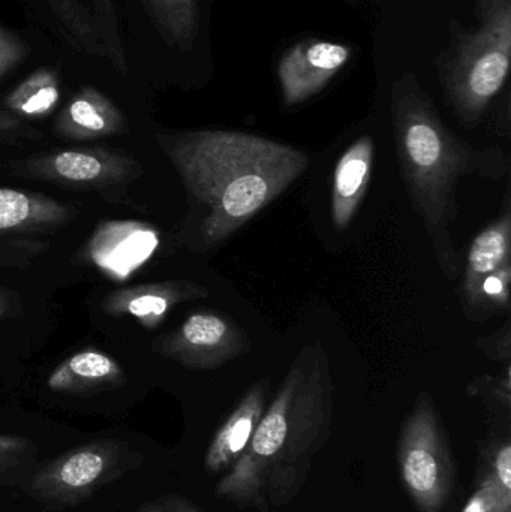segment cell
<instances>
[{"label": "cell", "mask_w": 511, "mask_h": 512, "mask_svg": "<svg viewBox=\"0 0 511 512\" xmlns=\"http://www.w3.org/2000/svg\"><path fill=\"white\" fill-rule=\"evenodd\" d=\"M332 412L329 358L320 343H312L291 364L242 456L216 486V495L263 512L290 504L329 439Z\"/></svg>", "instance_id": "1"}, {"label": "cell", "mask_w": 511, "mask_h": 512, "mask_svg": "<svg viewBox=\"0 0 511 512\" xmlns=\"http://www.w3.org/2000/svg\"><path fill=\"white\" fill-rule=\"evenodd\" d=\"M189 194L207 209L203 236L218 245L266 209L308 168L306 153L245 132L156 135Z\"/></svg>", "instance_id": "2"}, {"label": "cell", "mask_w": 511, "mask_h": 512, "mask_svg": "<svg viewBox=\"0 0 511 512\" xmlns=\"http://www.w3.org/2000/svg\"><path fill=\"white\" fill-rule=\"evenodd\" d=\"M399 167L414 209L425 221L441 270L455 280L459 259L449 225L458 216L459 179L476 170L477 153L446 128L422 90L399 86L393 102Z\"/></svg>", "instance_id": "3"}, {"label": "cell", "mask_w": 511, "mask_h": 512, "mask_svg": "<svg viewBox=\"0 0 511 512\" xmlns=\"http://www.w3.org/2000/svg\"><path fill=\"white\" fill-rule=\"evenodd\" d=\"M482 23L459 45L447 75L453 107L476 122L506 83L511 57V0H480Z\"/></svg>", "instance_id": "4"}, {"label": "cell", "mask_w": 511, "mask_h": 512, "mask_svg": "<svg viewBox=\"0 0 511 512\" xmlns=\"http://www.w3.org/2000/svg\"><path fill=\"white\" fill-rule=\"evenodd\" d=\"M399 465L420 512H441L455 484V463L431 397L423 394L402 429Z\"/></svg>", "instance_id": "5"}, {"label": "cell", "mask_w": 511, "mask_h": 512, "mask_svg": "<svg viewBox=\"0 0 511 512\" xmlns=\"http://www.w3.org/2000/svg\"><path fill=\"white\" fill-rule=\"evenodd\" d=\"M68 204L39 192L0 186V262L38 254L45 239L74 221Z\"/></svg>", "instance_id": "6"}, {"label": "cell", "mask_w": 511, "mask_h": 512, "mask_svg": "<svg viewBox=\"0 0 511 512\" xmlns=\"http://www.w3.org/2000/svg\"><path fill=\"white\" fill-rule=\"evenodd\" d=\"M26 176L75 188L108 189L140 176L135 159L104 147L54 150L21 162Z\"/></svg>", "instance_id": "7"}, {"label": "cell", "mask_w": 511, "mask_h": 512, "mask_svg": "<svg viewBox=\"0 0 511 512\" xmlns=\"http://www.w3.org/2000/svg\"><path fill=\"white\" fill-rule=\"evenodd\" d=\"M249 348L245 333L227 316L195 312L156 343V351L189 369H215Z\"/></svg>", "instance_id": "8"}, {"label": "cell", "mask_w": 511, "mask_h": 512, "mask_svg": "<svg viewBox=\"0 0 511 512\" xmlns=\"http://www.w3.org/2000/svg\"><path fill=\"white\" fill-rule=\"evenodd\" d=\"M159 233L140 221H110L96 228L84 258L114 282H125L158 251Z\"/></svg>", "instance_id": "9"}, {"label": "cell", "mask_w": 511, "mask_h": 512, "mask_svg": "<svg viewBox=\"0 0 511 512\" xmlns=\"http://www.w3.org/2000/svg\"><path fill=\"white\" fill-rule=\"evenodd\" d=\"M351 48L338 42L306 39L282 56L279 83L285 104L297 105L324 89L347 65Z\"/></svg>", "instance_id": "10"}, {"label": "cell", "mask_w": 511, "mask_h": 512, "mask_svg": "<svg viewBox=\"0 0 511 512\" xmlns=\"http://www.w3.org/2000/svg\"><path fill=\"white\" fill-rule=\"evenodd\" d=\"M203 297H207V289L197 283L167 280L110 292L102 300V310L113 318H132L146 330H155L177 304Z\"/></svg>", "instance_id": "11"}, {"label": "cell", "mask_w": 511, "mask_h": 512, "mask_svg": "<svg viewBox=\"0 0 511 512\" xmlns=\"http://www.w3.org/2000/svg\"><path fill=\"white\" fill-rule=\"evenodd\" d=\"M54 129L66 140L93 141L123 134L128 122L125 114L101 90L84 86L60 111Z\"/></svg>", "instance_id": "12"}, {"label": "cell", "mask_w": 511, "mask_h": 512, "mask_svg": "<svg viewBox=\"0 0 511 512\" xmlns=\"http://www.w3.org/2000/svg\"><path fill=\"white\" fill-rule=\"evenodd\" d=\"M266 411V385H254L242 402L227 418L210 444L206 456V468L219 472L231 468L237 462L246 445L251 441L261 417Z\"/></svg>", "instance_id": "13"}, {"label": "cell", "mask_w": 511, "mask_h": 512, "mask_svg": "<svg viewBox=\"0 0 511 512\" xmlns=\"http://www.w3.org/2000/svg\"><path fill=\"white\" fill-rule=\"evenodd\" d=\"M511 218L506 212L473 240L468 252L462 294L468 307L482 310V283L489 274L510 262Z\"/></svg>", "instance_id": "14"}, {"label": "cell", "mask_w": 511, "mask_h": 512, "mask_svg": "<svg viewBox=\"0 0 511 512\" xmlns=\"http://www.w3.org/2000/svg\"><path fill=\"white\" fill-rule=\"evenodd\" d=\"M374 143L371 138L357 140L339 159L332 192V218L344 230L356 215L371 179Z\"/></svg>", "instance_id": "15"}, {"label": "cell", "mask_w": 511, "mask_h": 512, "mask_svg": "<svg viewBox=\"0 0 511 512\" xmlns=\"http://www.w3.org/2000/svg\"><path fill=\"white\" fill-rule=\"evenodd\" d=\"M125 379L120 364L98 349H84L66 358L47 379V387L60 393H83Z\"/></svg>", "instance_id": "16"}, {"label": "cell", "mask_w": 511, "mask_h": 512, "mask_svg": "<svg viewBox=\"0 0 511 512\" xmlns=\"http://www.w3.org/2000/svg\"><path fill=\"white\" fill-rule=\"evenodd\" d=\"M59 99V75L53 69L39 68L6 96L5 104L18 119H42L56 108Z\"/></svg>", "instance_id": "17"}, {"label": "cell", "mask_w": 511, "mask_h": 512, "mask_svg": "<svg viewBox=\"0 0 511 512\" xmlns=\"http://www.w3.org/2000/svg\"><path fill=\"white\" fill-rule=\"evenodd\" d=\"M159 32L180 50H189L198 29L197 0H146Z\"/></svg>", "instance_id": "18"}, {"label": "cell", "mask_w": 511, "mask_h": 512, "mask_svg": "<svg viewBox=\"0 0 511 512\" xmlns=\"http://www.w3.org/2000/svg\"><path fill=\"white\" fill-rule=\"evenodd\" d=\"M59 14L60 20L71 33L74 42L87 53L107 56L98 23L75 0H48Z\"/></svg>", "instance_id": "19"}, {"label": "cell", "mask_w": 511, "mask_h": 512, "mask_svg": "<svg viewBox=\"0 0 511 512\" xmlns=\"http://www.w3.org/2000/svg\"><path fill=\"white\" fill-rule=\"evenodd\" d=\"M105 465L107 459L98 451H81L57 469L56 481L68 489H84L101 477Z\"/></svg>", "instance_id": "20"}, {"label": "cell", "mask_w": 511, "mask_h": 512, "mask_svg": "<svg viewBox=\"0 0 511 512\" xmlns=\"http://www.w3.org/2000/svg\"><path fill=\"white\" fill-rule=\"evenodd\" d=\"M93 3H95L96 23H98L102 41L107 48V56L120 72H125L126 59L122 42H120L114 0H93Z\"/></svg>", "instance_id": "21"}, {"label": "cell", "mask_w": 511, "mask_h": 512, "mask_svg": "<svg viewBox=\"0 0 511 512\" xmlns=\"http://www.w3.org/2000/svg\"><path fill=\"white\" fill-rule=\"evenodd\" d=\"M462 512H511V489L489 474Z\"/></svg>", "instance_id": "22"}, {"label": "cell", "mask_w": 511, "mask_h": 512, "mask_svg": "<svg viewBox=\"0 0 511 512\" xmlns=\"http://www.w3.org/2000/svg\"><path fill=\"white\" fill-rule=\"evenodd\" d=\"M511 264L489 274L482 283V310H503L510 306Z\"/></svg>", "instance_id": "23"}, {"label": "cell", "mask_w": 511, "mask_h": 512, "mask_svg": "<svg viewBox=\"0 0 511 512\" xmlns=\"http://www.w3.org/2000/svg\"><path fill=\"white\" fill-rule=\"evenodd\" d=\"M27 56V45L14 33L0 26V78Z\"/></svg>", "instance_id": "24"}, {"label": "cell", "mask_w": 511, "mask_h": 512, "mask_svg": "<svg viewBox=\"0 0 511 512\" xmlns=\"http://www.w3.org/2000/svg\"><path fill=\"white\" fill-rule=\"evenodd\" d=\"M494 475L507 489H511V447L509 442L500 447L494 457Z\"/></svg>", "instance_id": "25"}, {"label": "cell", "mask_w": 511, "mask_h": 512, "mask_svg": "<svg viewBox=\"0 0 511 512\" xmlns=\"http://www.w3.org/2000/svg\"><path fill=\"white\" fill-rule=\"evenodd\" d=\"M18 135H21V137L26 135L27 137V129L24 128L23 122L14 114L0 110V137L15 138Z\"/></svg>", "instance_id": "26"}, {"label": "cell", "mask_w": 511, "mask_h": 512, "mask_svg": "<svg viewBox=\"0 0 511 512\" xmlns=\"http://www.w3.org/2000/svg\"><path fill=\"white\" fill-rule=\"evenodd\" d=\"M12 309V292L0 288V319L6 318Z\"/></svg>", "instance_id": "27"}, {"label": "cell", "mask_w": 511, "mask_h": 512, "mask_svg": "<svg viewBox=\"0 0 511 512\" xmlns=\"http://www.w3.org/2000/svg\"><path fill=\"white\" fill-rule=\"evenodd\" d=\"M144 512H195L192 510H189V508L182 507V505H164V507H152L147 508Z\"/></svg>", "instance_id": "28"}, {"label": "cell", "mask_w": 511, "mask_h": 512, "mask_svg": "<svg viewBox=\"0 0 511 512\" xmlns=\"http://www.w3.org/2000/svg\"><path fill=\"white\" fill-rule=\"evenodd\" d=\"M14 442L11 439L0 438V448H11Z\"/></svg>", "instance_id": "29"}]
</instances>
